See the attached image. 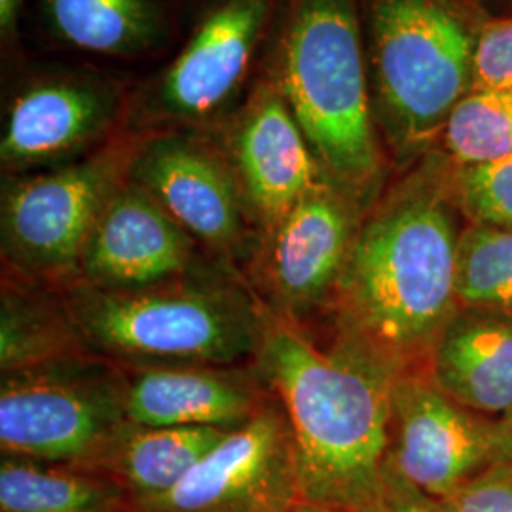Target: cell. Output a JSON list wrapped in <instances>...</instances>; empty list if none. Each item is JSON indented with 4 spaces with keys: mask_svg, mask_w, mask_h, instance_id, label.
<instances>
[{
    "mask_svg": "<svg viewBox=\"0 0 512 512\" xmlns=\"http://www.w3.org/2000/svg\"><path fill=\"white\" fill-rule=\"evenodd\" d=\"M511 425H512V421H511Z\"/></svg>",
    "mask_w": 512,
    "mask_h": 512,
    "instance_id": "obj_30",
    "label": "cell"
},
{
    "mask_svg": "<svg viewBox=\"0 0 512 512\" xmlns=\"http://www.w3.org/2000/svg\"><path fill=\"white\" fill-rule=\"evenodd\" d=\"M368 512H442L439 501L421 494L389 473L384 497Z\"/></svg>",
    "mask_w": 512,
    "mask_h": 512,
    "instance_id": "obj_27",
    "label": "cell"
},
{
    "mask_svg": "<svg viewBox=\"0 0 512 512\" xmlns=\"http://www.w3.org/2000/svg\"><path fill=\"white\" fill-rule=\"evenodd\" d=\"M42 6L55 37L93 54H145L164 38L156 0H42Z\"/></svg>",
    "mask_w": 512,
    "mask_h": 512,
    "instance_id": "obj_20",
    "label": "cell"
},
{
    "mask_svg": "<svg viewBox=\"0 0 512 512\" xmlns=\"http://www.w3.org/2000/svg\"><path fill=\"white\" fill-rule=\"evenodd\" d=\"M473 90H512V21L490 25L476 40Z\"/></svg>",
    "mask_w": 512,
    "mask_h": 512,
    "instance_id": "obj_26",
    "label": "cell"
},
{
    "mask_svg": "<svg viewBox=\"0 0 512 512\" xmlns=\"http://www.w3.org/2000/svg\"><path fill=\"white\" fill-rule=\"evenodd\" d=\"M427 376L486 418H512V317L458 310L427 357Z\"/></svg>",
    "mask_w": 512,
    "mask_h": 512,
    "instance_id": "obj_17",
    "label": "cell"
},
{
    "mask_svg": "<svg viewBox=\"0 0 512 512\" xmlns=\"http://www.w3.org/2000/svg\"><path fill=\"white\" fill-rule=\"evenodd\" d=\"M444 143L461 167L511 156L512 90L465 95L446 122Z\"/></svg>",
    "mask_w": 512,
    "mask_h": 512,
    "instance_id": "obj_23",
    "label": "cell"
},
{
    "mask_svg": "<svg viewBox=\"0 0 512 512\" xmlns=\"http://www.w3.org/2000/svg\"><path fill=\"white\" fill-rule=\"evenodd\" d=\"M23 2L25 0H0V33L4 40L14 37Z\"/></svg>",
    "mask_w": 512,
    "mask_h": 512,
    "instance_id": "obj_28",
    "label": "cell"
},
{
    "mask_svg": "<svg viewBox=\"0 0 512 512\" xmlns=\"http://www.w3.org/2000/svg\"><path fill=\"white\" fill-rule=\"evenodd\" d=\"M302 494L293 431L272 395L162 497L124 512H291Z\"/></svg>",
    "mask_w": 512,
    "mask_h": 512,
    "instance_id": "obj_10",
    "label": "cell"
},
{
    "mask_svg": "<svg viewBox=\"0 0 512 512\" xmlns=\"http://www.w3.org/2000/svg\"><path fill=\"white\" fill-rule=\"evenodd\" d=\"M270 399L272 391L253 366L124 368L126 418L135 425L236 429Z\"/></svg>",
    "mask_w": 512,
    "mask_h": 512,
    "instance_id": "obj_16",
    "label": "cell"
},
{
    "mask_svg": "<svg viewBox=\"0 0 512 512\" xmlns=\"http://www.w3.org/2000/svg\"><path fill=\"white\" fill-rule=\"evenodd\" d=\"M120 112L112 82L88 74L40 78L16 95L6 114L2 167L25 175L78 160L110 141Z\"/></svg>",
    "mask_w": 512,
    "mask_h": 512,
    "instance_id": "obj_13",
    "label": "cell"
},
{
    "mask_svg": "<svg viewBox=\"0 0 512 512\" xmlns=\"http://www.w3.org/2000/svg\"><path fill=\"white\" fill-rule=\"evenodd\" d=\"M128 495L109 476L73 465L2 456L0 512H124Z\"/></svg>",
    "mask_w": 512,
    "mask_h": 512,
    "instance_id": "obj_21",
    "label": "cell"
},
{
    "mask_svg": "<svg viewBox=\"0 0 512 512\" xmlns=\"http://www.w3.org/2000/svg\"><path fill=\"white\" fill-rule=\"evenodd\" d=\"M275 86L325 177L361 203L382 175L353 0H294Z\"/></svg>",
    "mask_w": 512,
    "mask_h": 512,
    "instance_id": "obj_4",
    "label": "cell"
},
{
    "mask_svg": "<svg viewBox=\"0 0 512 512\" xmlns=\"http://www.w3.org/2000/svg\"><path fill=\"white\" fill-rule=\"evenodd\" d=\"M459 234L435 184L410 179L361 224L336 289L340 327L403 372L458 311Z\"/></svg>",
    "mask_w": 512,
    "mask_h": 512,
    "instance_id": "obj_2",
    "label": "cell"
},
{
    "mask_svg": "<svg viewBox=\"0 0 512 512\" xmlns=\"http://www.w3.org/2000/svg\"><path fill=\"white\" fill-rule=\"evenodd\" d=\"M359 202L321 177L256 249L255 291L298 323L336 294L359 234Z\"/></svg>",
    "mask_w": 512,
    "mask_h": 512,
    "instance_id": "obj_11",
    "label": "cell"
},
{
    "mask_svg": "<svg viewBox=\"0 0 512 512\" xmlns=\"http://www.w3.org/2000/svg\"><path fill=\"white\" fill-rule=\"evenodd\" d=\"M370 35L385 129L421 147L473 88L476 42L448 0H370Z\"/></svg>",
    "mask_w": 512,
    "mask_h": 512,
    "instance_id": "obj_5",
    "label": "cell"
},
{
    "mask_svg": "<svg viewBox=\"0 0 512 512\" xmlns=\"http://www.w3.org/2000/svg\"><path fill=\"white\" fill-rule=\"evenodd\" d=\"M458 310L512 317V228L473 224L459 234Z\"/></svg>",
    "mask_w": 512,
    "mask_h": 512,
    "instance_id": "obj_22",
    "label": "cell"
},
{
    "mask_svg": "<svg viewBox=\"0 0 512 512\" xmlns=\"http://www.w3.org/2000/svg\"><path fill=\"white\" fill-rule=\"evenodd\" d=\"M88 353L74 329L63 294L4 274L0 293V370H27Z\"/></svg>",
    "mask_w": 512,
    "mask_h": 512,
    "instance_id": "obj_19",
    "label": "cell"
},
{
    "mask_svg": "<svg viewBox=\"0 0 512 512\" xmlns=\"http://www.w3.org/2000/svg\"><path fill=\"white\" fill-rule=\"evenodd\" d=\"M439 505L442 512H512V459L471 478Z\"/></svg>",
    "mask_w": 512,
    "mask_h": 512,
    "instance_id": "obj_25",
    "label": "cell"
},
{
    "mask_svg": "<svg viewBox=\"0 0 512 512\" xmlns=\"http://www.w3.org/2000/svg\"><path fill=\"white\" fill-rule=\"evenodd\" d=\"M258 243L325 173L274 80L260 82L224 137Z\"/></svg>",
    "mask_w": 512,
    "mask_h": 512,
    "instance_id": "obj_14",
    "label": "cell"
},
{
    "mask_svg": "<svg viewBox=\"0 0 512 512\" xmlns=\"http://www.w3.org/2000/svg\"><path fill=\"white\" fill-rule=\"evenodd\" d=\"M143 139L116 137L69 164L19 175L2 192V256L19 279L65 289Z\"/></svg>",
    "mask_w": 512,
    "mask_h": 512,
    "instance_id": "obj_6",
    "label": "cell"
},
{
    "mask_svg": "<svg viewBox=\"0 0 512 512\" xmlns=\"http://www.w3.org/2000/svg\"><path fill=\"white\" fill-rule=\"evenodd\" d=\"M274 0H224L181 54L143 90L133 112L139 128L165 131L207 122L238 92Z\"/></svg>",
    "mask_w": 512,
    "mask_h": 512,
    "instance_id": "obj_12",
    "label": "cell"
},
{
    "mask_svg": "<svg viewBox=\"0 0 512 512\" xmlns=\"http://www.w3.org/2000/svg\"><path fill=\"white\" fill-rule=\"evenodd\" d=\"M126 425L124 368L93 353L2 374V456L92 469Z\"/></svg>",
    "mask_w": 512,
    "mask_h": 512,
    "instance_id": "obj_7",
    "label": "cell"
},
{
    "mask_svg": "<svg viewBox=\"0 0 512 512\" xmlns=\"http://www.w3.org/2000/svg\"><path fill=\"white\" fill-rule=\"evenodd\" d=\"M251 366L291 425L304 501L338 512L376 507L389 482L391 387L399 370L344 332L321 348L302 323L264 302Z\"/></svg>",
    "mask_w": 512,
    "mask_h": 512,
    "instance_id": "obj_1",
    "label": "cell"
},
{
    "mask_svg": "<svg viewBox=\"0 0 512 512\" xmlns=\"http://www.w3.org/2000/svg\"><path fill=\"white\" fill-rule=\"evenodd\" d=\"M88 353L122 368L251 365L262 332V300L232 275L198 268L139 289H61Z\"/></svg>",
    "mask_w": 512,
    "mask_h": 512,
    "instance_id": "obj_3",
    "label": "cell"
},
{
    "mask_svg": "<svg viewBox=\"0 0 512 512\" xmlns=\"http://www.w3.org/2000/svg\"><path fill=\"white\" fill-rule=\"evenodd\" d=\"M458 198L475 224L512 228V154L488 164L461 167Z\"/></svg>",
    "mask_w": 512,
    "mask_h": 512,
    "instance_id": "obj_24",
    "label": "cell"
},
{
    "mask_svg": "<svg viewBox=\"0 0 512 512\" xmlns=\"http://www.w3.org/2000/svg\"><path fill=\"white\" fill-rule=\"evenodd\" d=\"M512 459V425L480 416L408 368L391 387L389 473L440 501L495 463Z\"/></svg>",
    "mask_w": 512,
    "mask_h": 512,
    "instance_id": "obj_8",
    "label": "cell"
},
{
    "mask_svg": "<svg viewBox=\"0 0 512 512\" xmlns=\"http://www.w3.org/2000/svg\"><path fill=\"white\" fill-rule=\"evenodd\" d=\"M230 431L128 421L92 469L114 480L128 495V503L148 501L171 492Z\"/></svg>",
    "mask_w": 512,
    "mask_h": 512,
    "instance_id": "obj_18",
    "label": "cell"
},
{
    "mask_svg": "<svg viewBox=\"0 0 512 512\" xmlns=\"http://www.w3.org/2000/svg\"><path fill=\"white\" fill-rule=\"evenodd\" d=\"M291 512H338L332 511V509H325V507H319V505H311V503H302L298 505L294 511Z\"/></svg>",
    "mask_w": 512,
    "mask_h": 512,
    "instance_id": "obj_29",
    "label": "cell"
},
{
    "mask_svg": "<svg viewBox=\"0 0 512 512\" xmlns=\"http://www.w3.org/2000/svg\"><path fill=\"white\" fill-rule=\"evenodd\" d=\"M198 268L196 239L145 188L128 179L95 224L74 283L139 289Z\"/></svg>",
    "mask_w": 512,
    "mask_h": 512,
    "instance_id": "obj_15",
    "label": "cell"
},
{
    "mask_svg": "<svg viewBox=\"0 0 512 512\" xmlns=\"http://www.w3.org/2000/svg\"><path fill=\"white\" fill-rule=\"evenodd\" d=\"M128 179L220 264L255 258L253 222L224 148L186 129L156 131L141 141Z\"/></svg>",
    "mask_w": 512,
    "mask_h": 512,
    "instance_id": "obj_9",
    "label": "cell"
}]
</instances>
